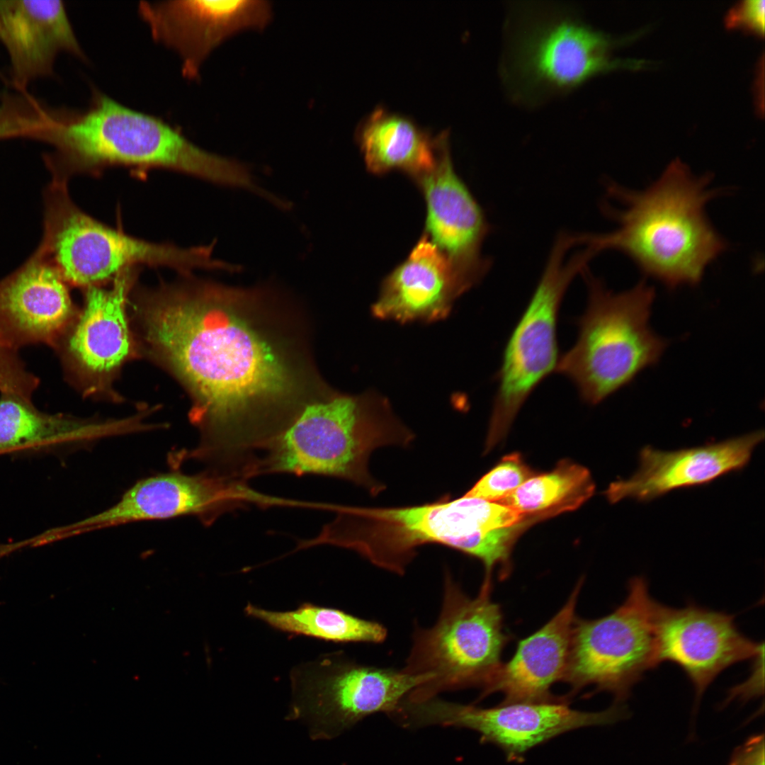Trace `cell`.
Masks as SVG:
<instances>
[{
  "mask_svg": "<svg viewBox=\"0 0 765 765\" xmlns=\"http://www.w3.org/2000/svg\"><path fill=\"white\" fill-rule=\"evenodd\" d=\"M131 418L90 422L62 414L38 409L30 400L1 393L0 453L19 448H35L79 443L134 431Z\"/></svg>",
  "mask_w": 765,
  "mask_h": 765,
  "instance_id": "obj_24",
  "label": "cell"
},
{
  "mask_svg": "<svg viewBox=\"0 0 765 765\" xmlns=\"http://www.w3.org/2000/svg\"><path fill=\"white\" fill-rule=\"evenodd\" d=\"M735 618L691 602L681 608L659 603L657 633L660 663L680 667L694 687L696 702L722 671L763 654V642L744 635Z\"/></svg>",
  "mask_w": 765,
  "mask_h": 765,
  "instance_id": "obj_15",
  "label": "cell"
},
{
  "mask_svg": "<svg viewBox=\"0 0 765 765\" xmlns=\"http://www.w3.org/2000/svg\"><path fill=\"white\" fill-rule=\"evenodd\" d=\"M65 181L57 178L50 190L41 246L66 282L96 286L137 264L169 266L185 273L195 268L232 271V264L212 258L214 243L181 248L138 239L104 225L72 202Z\"/></svg>",
  "mask_w": 765,
  "mask_h": 765,
  "instance_id": "obj_9",
  "label": "cell"
},
{
  "mask_svg": "<svg viewBox=\"0 0 765 765\" xmlns=\"http://www.w3.org/2000/svg\"><path fill=\"white\" fill-rule=\"evenodd\" d=\"M756 431L706 446L662 451L644 448L637 471L627 480L612 482L605 494L611 503L625 499L647 501L673 489L706 484L748 463L763 441Z\"/></svg>",
  "mask_w": 765,
  "mask_h": 765,
  "instance_id": "obj_19",
  "label": "cell"
},
{
  "mask_svg": "<svg viewBox=\"0 0 765 765\" xmlns=\"http://www.w3.org/2000/svg\"><path fill=\"white\" fill-rule=\"evenodd\" d=\"M581 578L559 611L542 628L521 640L514 654L499 666L480 697L499 692L502 703H541L560 699L551 687L562 680L568 661Z\"/></svg>",
  "mask_w": 765,
  "mask_h": 765,
  "instance_id": "obj_22",
  "label": "cell"
},
{
  "mask_svg": "<svg viewBox=\"0 0 765 765\" xmlns=\"http://www.w3.org/2000/svg\"><path fill=\"white\" fill-rule=\"evenodd\" d=\"M509 48V80L526 98L566 93L596 74L618 66L610 39L572 13L548 6H524Z\"/></svg>",
  "mask_w": 765,
  "mask_h": 765,
  "instance_id": "obj_12",
  "label": "cell"
},
{
  "mask_svg": "<svg viewBox=\"0 0 765 765\" xmlns=\"http://www.w3.org/2000/svg\"><path fill=\"white\" fill-rule=\"evenodd\" d=\"M765 2L764 0H748L734 6L726 17L727 26H743L759 34L764 32Z\"/></svg>",
  "mask_w": 765,
  "mask_h": 765,
  "instance_id": "obj_30",
  "label": "cell"
},
{
  "mask_svg": "<svg viewBox=\"0 0 765 765\" xmlns=\"http://www.w3.org/2000/svg\"><path fill=\"white\" fill-rule=\"evenodd\" d=\"M45 142L55 148L54 160L66 176L123 165L178 171L228 186L238 172L234 159L208 152L162 119L96 92L86 111L60 113Z\"/></svg>",
  "mask_w": 765,
  "mask_h": 765,
  "instance_id": "obj_5",
  "label": "cell"
},
{
  "mask_svg": "<svg viewBox=\"0 0 765 765\" xmlns=\"http://www.w3.org/2000/svg\"><path fill=\"white\" fill-rule=\"evenodd\" d=\"M582 275L586 307L574 322L576 341L559 358L555 372L572 382L584 402L595 405L657 363L668 341L650 326L655 293L645 281L614 293L587 269Z\"/></svg>",
  "mask_w": 765,
  "mask_h": 765,
  "instance_id": "obj_6",
  "label": "cell"
},
{
  "mask_svg": "<svg viewBox=\"0 0 765 765\" xmlns=\"http://www.w3.org/2000/svg\"><path fill=\"white\" fill-rule=\"evenodd\" d=\"M288 718L307 724L313 740H330L363 718L395 714L426 678L403 669L363 665L328 654L295 667L290 675Z\"/></svg>",
  "mask_w": 765,
  "mask_h": 765,
  "instance_id": "obj_11",
  "label": "cell"
},
{
  "mask_svg": "<svg viewBox=\"0 0 765 765\" xmlns=\"http://www.w3.org/2000/svg\"><path fill=\"white\" fill-rule=\"evenodd\" d=\"M625 715V708L617 703L601 712L574 710L569 707L566 697L483 708L434 696L410 701L404 710L408 725H452L476 731L482 742L498 747L509 761H521L528 751L560 735L611 724Z\"/></svg>",
  "mask_w": 765,
  "mask_h": 765,
  "instance_id": "obj_13",
  "label": "cell"
},
{
  "mask_svg": "<svg viewBox=\"0 0 765 765\" xmlns=\"http://www.w3.org/2000/svg\"><path fill=\"white\" fill-rule=\"evenodd\" d=\"M244 613L278 631L334 642L380 643L387 634V629L378 622L311 603L286 611L268 610L248 603Z\"/></svg>",
  "mask_w": 765,
  "mask_h": 765,
  "instance_id": "obj_26",
  "label": "cell"
},
{
  "mask_svg": "<svg viewBox=\"0 0 765 765\" xmlns=\"http://www.w3.org/2000/svg\"><path fill=\"white\" fill-rule=\"evenodd\" d=\"M473 286L424 234L385 278L372 312L400 323L436 322L447 317L455 300Z\"/></svg>",
  "mask_w": 765,
  "mask_h": 765,
  "instance_id": "obj_20",
  "label": "cell"
},
{
  "mask_svg": "<svg viewBox=\"0 0 765 765\" xmlns=\"http://www.w3.org/2000/svg\"><path fill=\"white\" fill-rule=\"evenodd\" d=\"M624 601L596 619L576 618L563 681L577 693L589 686L620 703L659 664L657 618L659 603L642 577L630 579Z\"/></svg>",
  "mask_w": 765,
  "mask_h": 765,
  "instance_id": "obj_10",
  "label": "cell"
},
{
  "mask_svg": "<svg viewBox=\"0 0 765 765\" xmlns=\"http://www.w3.org/2000/svg\"><path fill=\"white\" fill-rule=\"evenodd\" d=\"M574 246L572 233L562 232L556 237L540 280L506 342L497 374L498 387L485 443L487 452L506 436L531 393L555 371L562 301L572 280L587 269L595 256L584 247L567 258Z\"/></svg>",
  "mask_w": 765,
  "mask_h": 765,
  "instance_id": "obj_8",
  "label": "cell"
},
{
  "mask_svg": "<svg viewBox=\"0 0 765 765\" xmlns=\"http://www.w3.org/2000/svg\"><path fill=\"white\" fill-rule=\"evenodd\" d=\"M594 489L587 469L562 460L552 471L533 476L497 503L540 521L577 509Z\"/></svg>",
  "mask_w": 765,
  "mask_h": 765,
  "instance_id": "obj_27",
  "label": "cell"
},
{
  "mask_svg": "<svg viewBox=\"0 0 765 765\" xmlns=\"http://www.w3.org/2000/svg\"><path fill=\"white\" fill-rule=\"evenodd\" d=\"M0 44L20 89L52 74L58 55L86 56L61 1L0 0Z\"/></svg>",
  "mask_w": 765,
  "mask_h": 765,
  "instance_id": "obj_21",
  "label": "cell"
},
{
  "mask_svg": "<svg viewBox=\"0 0 765 765\" xmlns=\"http://www.w3.org/2000/svg\"><path fill=\"white\" fill-rule=\"evenodd\" d=\"M414 437L378 393L334 394L304 404L259 450L248 475L333 477L375 496L386 486L370 472L371 454L384 446L407 447Z\"/></svg>",
  "mask_w": 765,
  "mask_h": 765,
  "instance_id": "obj_4",
  "label": "cell"
},
{
  "mask_svg": "<svg viewBox=\"0 0 765 765\" xmlns=\"http://www.w3.org/2000/svg\"><path fill=\"white\" fill-rule=\"evenodd\" d=\"M138 11L154 39L179 55L188 79L198 78L205 60L223 42L265 29L273 16L265 0L141 1Z\"/></svg>",
  "mask_w": 765,
  "mask_h": 765,
  "instance_id": "obj_16",
  "label": "cell"
},
{
  "mask_svg": "<svg viewBox=\"0 0 765 765\" xmlns=\"http://www.w3.org/2000/svg\"><path fill=\"white\" fill-rule=\"evenodd\" d=\"M267 289L196 281L142 307L147 341L193 397L189 416L201 434L193 460L239 464L297 413L295 368L251 312Z\"/></svg>",
  "mask_w": 765,
  "mask_h": 765,
  "instance_id": "obj_1",
  "label": "cell"
},
{
  "mask_svg": "<svg viewBox=\"0 0 765 765\" xmlns=\"http://www.w3.org/2000/svg\"><path fill=\"white\" fill-rule=\"evenodd\" d=\"M336 515L314 543L354 551L375 566L403 574L426 544H440L474 557L491 572L509 560L515 543L512 526L522 520L502 504L446 494L419 506H332Z\"/></svg>",
  "mask_w": 765,
  "mask_h": 765,
  "instance_id": "obj_3",
  "label": "cell"
},
{
  "mask_svg": "<svg viewBox=\"0 0 765 765\" xmlns=\"http://www.w3.org/2000/svg\"><path fill=\"white\" fill-rule=\"evenodd\" d=\"M132 280L130 268L114 278L108 290L89 288L84 308L64 344L67 364L86 373L105 375L127 358L131 336L125 304Z\"/></svg>",
  "mask_w": 765,
  "mask_h": 765,
  "instance_id": "obj_23",
  "label": "cell"
},
{
  "mask_svg": "<svg viewBox=\"0 0 765 765\" xmlns=\"http://www.w3.org/2000/svg\"><path fill=\"white\" fill-rule=\"evenodd\" d=\"M416 181L426 205L425 234L475 285L491 267L492 261L482 254L490 226L481 207L453 168L447 132L438 135L434 167Z\"/></svg>",
  "mask_w": 765,
  "mask_h": 765,
  "instance_id": "obj_17",
  "label": "cell"
},
{
  "mask_svg": "<svg viewBox=\"0 0 765 765\" xmlns=\"http://www.w3.org/2000/svg\"><path fill=\"white\" fill-rule=\"evenodd\" d=\"M40 379L29 372L17 351L0 344V393H9L31 400Z\"/></svg>",
  "mask_w": 765,
  "mask_h": 765,
  "instance_id": "obj_29",
  "label": "cell"
},
{
  "mask_svg": "<svg viewBox=\"0 0 765 765\" xmlns=\"http://www.w3.org/2000/svg\"><path fill=\"white\" fill-rule=\"evenodd\" d=\"M357 141L375 174L402 170L416 179L435 166L438 137L432 139L410 119L376 108L358 126Z\"/></svg>",
  "mask_w": 765,
  "mask_h": 765,
  "instance_id": "obj_25",
  "label": "cell"
},
{
  "mask_svg": "<svg viewBox=\"0 0 765 765\" xmlns=\"http://www.w3.org/2000/svg\"><path fill=\"white\" fill-rule=\"evenodd\" d=\"M711 178L694 176L676 159L645 190L609 182L607 197L619 206L605 204L604 211L617 227L606 233H579V243L596 255L620 251L669 288L696 285L728 247L706 214V204L723 193L710 188Z\"/></svg>",
  "mask_w": 765,
  "mask_h": 765,
  "instance_id": "obj_2",
  "label": "cell"
},
{
  "mask_svg": "<svg viewBox=\"0 0 765 765\" xmlns=\"http://www.w3.org/2000/svg\"><path fill=\"white\" fill-rule=\"evenodd\" d=\"M40 246L22 267L0 280V344L18 351L57 347L72 320L65 280Z\"/></svg>",
  "mask_w": 765,
  "mask_h": 765,
  "instance_id": "obj_18",
  "label": "cell"
},
{
  "mask_svg": "<svg viewBox=\"0 0 765 765\" xmlns=\"http://www.w3.org/2000/svg\"><path fill=\"white\" fill-rule=\"evenodd\" d=\"M261 495L245 482L209 470L196 475L171 472L149 477L132 486L108 509L65 526L68 536L145 520L194 516L210 525L225 512Z\"/></svg>",
  "mask_w": 765,
  "mask_h": 765,
  "instance_id": "obj_14",
  "label": "cell"
},
{
  "mask_svg": "<svg viewBox=\"0 0 765 765\" xmlns=\"http://www.w3.org/2000/svg\"><path fill=\"white\" fill-rule=\"evenodd\" d=\"M535 472L518 453L504 456L464 495L497 502L511 494Z\"/></svg>",
  "mask_w": 765,
  "mask_h": 765,
  "instance_id": "obj_28",
  "label": "cell"
},
{
  "mask_svg": "<svg viewBox=\"0 0 765 765\" xmlns=\"http://www.w3.org/2000/svg\"><path fill=\"white\" fill-rule=\"evenodd\" d=\"M728 765H764V737H750L737 747L731 756Z\"/></svg>",
  "mask_w": 765,
  "mask_h": 765,
  "instance_id": "obj_31",
  "label": "cell"
},
{
  "mask_svg": "<svg viewBox=\"0 0 765 765\" xmlns=\"http://www.w3.org/2000/svg\"><path fill=\"white\" fill-rule=\"evenodd\" d=\"M492 577L484 576L478 594L470 597L446 573L436 622L414 630L402 668L426 679L409 698L434 697L443 691L471 686L482 690L488 684L511 640L503 629L501 607L492 600Z\"/></svg>",
  "mask_w": 765,
  "mask_h": 765,
  "instance_id": "obj_7",
  "label": "cell"
}]
</instances>
